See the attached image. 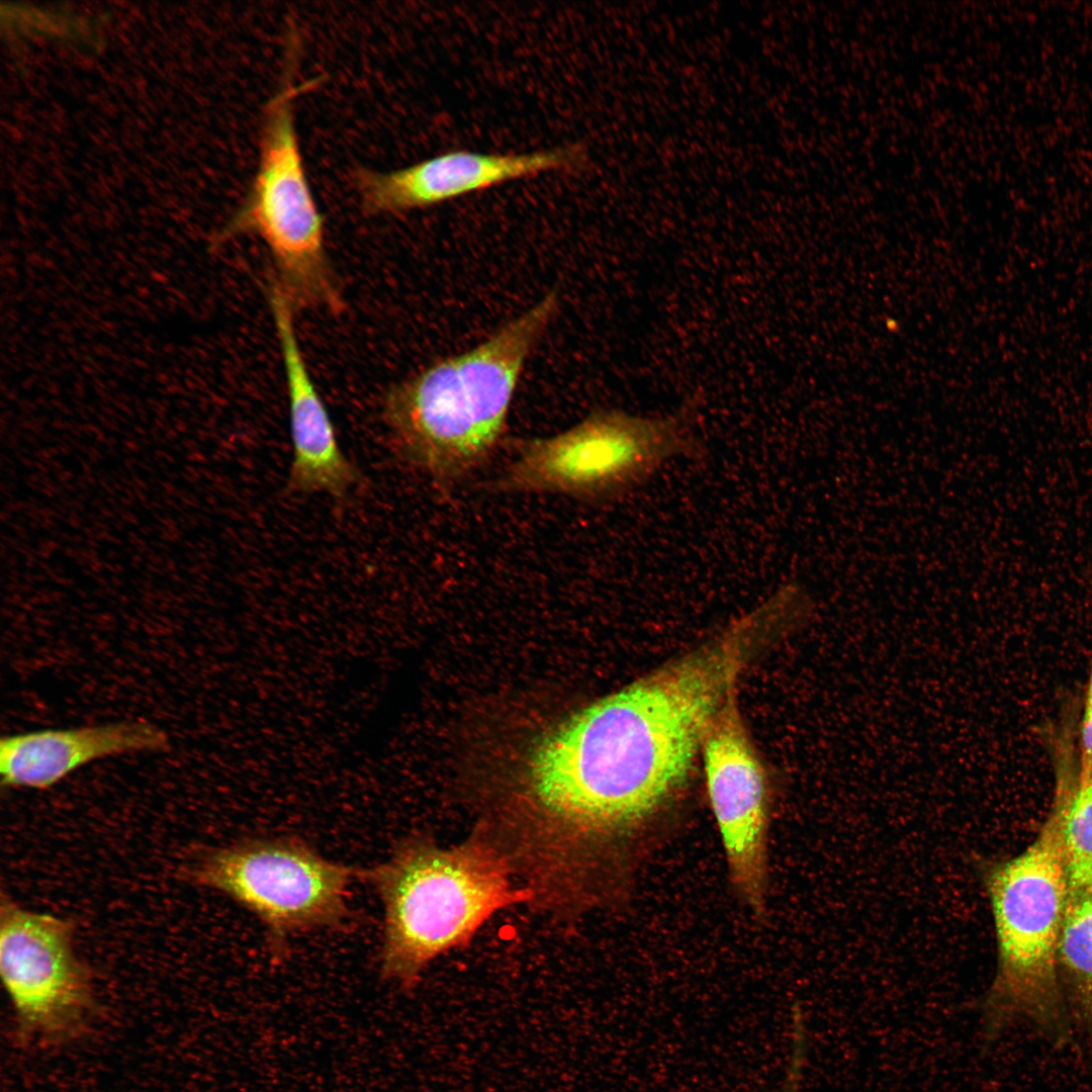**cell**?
<instances>
[{"instance_id":"1","label":"cell","mask_w":1092,"mask_h":1092,"mask_svg":"<svg viewBox=\"0 0 1092 1092\" xmlns=\"http://www.w3.org/2000/svg\"><path fill=\"white\" fill-rule=\"evenodd\" d=\"M770 642L766 621L748 611L546 737L523 793L497 813L518 874L567 902L625 886L639 838L685 787L713 720Z\"/></svg>"},{"instance_id":"2","label":"cell","mask_w":1092,"mask_h":1092,"mask_svg":"<svg viewBox=\"0 0 1092 1092\" xmlns=\"http://www.w3.org/2000/svg\"><path fill=\"white\" fill-rule=\"evenodd\" d=\"M547 293L484 342L386 392L382 415L399 454L445 489L482 466L504 437L525 365L559 307Z\"/></svg>"},{"instance_id":"3","label":"cell","mask_w":1092,"mask_h":1092,"mask_svg":"<svg viewBox=\"0 0 1092 1092\" xmlns=\"http://www.w3.org/2000/svg\"><path fill=\"white\" fill-rule=\"evenodd\" d=\"M357 880L383 908L380 976L402 991L415 989L437 959L468 946L494 914L531 900L477 828L449 846L411 833L385 860L357 869Z\"/></svg>"},{"instance_id":"4","label":"cell","mask_w":1092,"mask_h":1092,"mask_svg":"<svg viewBox=\"0 0 1092 1092\" xmlns=\"http://www.w3.org/2000/svg\"><path fill=\"white\" fill-rule=\"evenodd\" d=\"M994 921L997 968L980 1010L985 1042L1027 1021L1054 1043L1072 1023L1060 974L1059 947L1069 889L1064 816L1052 799L1035 838L1015 856L978 862Z\"/></svg>"},{"instance_id":"5","label":"cell","mask_w":1092,"mask_h":1092,"mask_svg":"<svg viewBox=\"0 0 1092 1092\" xmlns=\"http://www.w3.org/2000/svg\"><path fill=\"white\" fill-rule=\"evenodd\" d=\"M284 75L266 104L260 160L251 188L237 212L216 235V247L241 235L259 237L272 257V278L299 308L339 314L345 307L325 244V219L310 190L294 124L296 97L321 78L295 82L298 40L290 33Z\"/></svg>"},{"instance_id":"6","label":"cell","mask_w":1092,"mask_h":1092,"mask_svg":"<svg viewBox=\"0 0 1092 1092\" xmlns=\"http://www.w3.org/2000/svg\"><path fill=\"white\" fill-rule=\"evenodd\" d=\"M690 408L664 417L598 410L566 431L516 443L492 485L510 493H563L613 500L644 485L675 459L705 449Z\"/></svg>"},{"instance_id":"7","label":"cell","mask_w":1092,"mask_h":1092,"mask_svg":"<svg viewBox=\"0 0 1092 1092\" xmlns=\"http://www.w3.org/2000/svg\"><path fill=\"white\" fill-rule=\"evenodd\" d=\"M191 875L260 920L275 960L291 937L339 930L353 915L348 901L357 869L298 837H252L206 849Z\"/></svg>"},{"instance_id":"8","label":"cell","mask_w":1092,"mask_h":1092,"mask_svg":"<svg viewBox=\"0 0 1092 1092\" xmlns=\"http://www.w3.org/2000/svg\"><path fill=\"white\" fill-rule=\"evenodd\" d=\"M0 974L21 1036L56 1044L88 1029L96 1009L94 985L76 952L72 923L3 897Z\"/></svg>"},{"instance_id":"9","label":"cell","mask_w":1092,"mask_h":1092,"mask_svg":"<svg viewBox=\"0 0 1092 1092\" xmlns=\"http://www.w3.org/2000/svg\"><path fill=\"white\" fill-rule=\"evenodd\" d=\"M702 752L708 796L731 882L745 904L759 913L766 897L768 790L736 694L713 720Z\"/></svg>"},{"instance_id":"10","label":"cell","mask_w":1092,"mask_h":1092,"mask_svg":"<svg viewBox=\"0 0 1092 1092\" xmlns=\"http://www.w3.org/2000/svg\"><path fill=\"white\" fill-rule=\"evenodd\" d=\"M585 162L586 152L580 145L519 155L460 150L386 173L358 169L354 179L366 212L399 213L515 180L577 170Z\"/></svg>"},{"instance_id":"11","label":"cell","mask_w":1092,"mask_h":1092,"mask_svg":"<svg viewBox=\"0 0 1092 1092\" xmlns=\"http://www.w3.org/2000/svg\"><path fill=\"white\" fill-rule=\"evenodd\" d=\"M266 290L288 392L293 445L288 485L299 492L345 496L359 482L360 473L341 450L326 405L308 372L295 333L296 311L292 303L271 278Z\"/></svg>"},{"instance_id":"12","label":"cell","mask_w":1092,"mask_h":1092,"mask_svg":"<svg viewBox=\"0 0 1092 1092\" xmlns=\"http://www.w3.org/2000/svg\"><path fill=\"white\" fill-rule=\"evenodd\" d=\"M169 744L162 728L140 720L6 735L0 740L1 785L46 790L94 760L160 752Z\"/></svg>"},{"instance_id":"13","label":"cell","mask_w":1092,"mask_h":1092,"mask_svg":"<svg viewBox=\"0 0 1092 1092\" xmlns=\"http://www.w3.org/2000/svg\"><path fill=\"white\" fill-rule=\"evenodd\" d=\"M1055 786L1063 810L1069 883H1092V768L1080 759L1078 735L1069 725L1050 735Z\"/></svg>"},{"instance_id":"14","label":"cell","mask_w":1092,"mask_h":1092,"mask_svg":"<svg viewBox=\"0 0 1092 1092\" xmlns=\"http://www.w3.org/2000/svg\"><path fill=\"white\" fill-rule=\"evenodd\" d=\"M1059 974L1071 1023L1092 1049V883H1069Z\"/></svg>"},{"instance_id":"15","label":"cell","mask_w":1092,"mask_h":1092,"mask_svg":"<svg viewBox=\"0 0 1092 1092\" xmlns=\"http://www.w3.org/2000/svg\"><path fill=\"white\" fill-rule=\"evenodd\" d=\"M1077 734L1080 759L1084 765L1092 768V649L1088 680Z\"/></svg>"},{"instance_id":"16","label":"cell","mask_w":1092,"mask_h":1092,"mask_svg":"<svg viewBox=\"0 0 1092 1092\" xmlns=\"http://www.w3.org/2000/svg\"><path fill=\"white\" fill-rule=\"evenodd\" d=\"M805 1065L794 1059L787 1063L784 1077L775 1092H800Z\"/></svg>"}]
</instances>
